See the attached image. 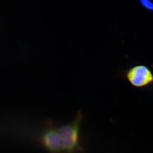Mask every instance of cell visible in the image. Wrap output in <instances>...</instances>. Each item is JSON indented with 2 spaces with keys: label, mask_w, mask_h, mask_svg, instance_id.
Masks as SVG:
<instances>
[{
  "label": "cell",
  "mask_w": 153,
  "mask_h": 153,
  "mask_svg": "<svg viewBox=\"0 0 153 153\" xmlns=\"http://www.w3.org/2000/svg\"><path fill=\"white\" fill-rule=\"evenodd\" d=\"M127 76L132 85L136 87H143L153 82L152 73L146 66L142 65L131 68Z\"/></svg>",
  "instance_id": "cell-3"
},
{
  "label": "cell",
  "mask_w": 153,
  "mask_h": 153,
  "mask_svg": "<svg viewBox=\"0 0 153 153\" xmlns=\"http://www.w3.org/2000/svg\"><path fill=\"white\" fill-rule=\"evenodd\" d=\"M83 118V113L78 110L73 120L58 128L63 153H82L84 152L79 141L80 129Z\"/></svg>",
  "instance_id": "cell-1"
},
{
  "label": "cell",
  "mask_w": 153,
  "mask_h": 153,
  "mask_svg": "<svg viewBox=\"0 0 153 153\" xmlns=\"http://www.w3.org/2000/svg\"><path fill=\"white\" fill-rule=\"evenodd\" d=\"M39 141L48 153H63L62 141L58 128L51 122H47Z\"/></svg>",
  "instance_id": "cell-2"
}]
</instances>
